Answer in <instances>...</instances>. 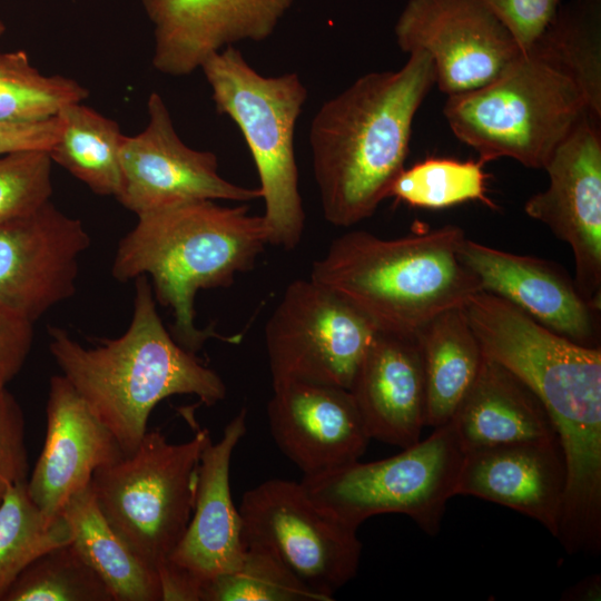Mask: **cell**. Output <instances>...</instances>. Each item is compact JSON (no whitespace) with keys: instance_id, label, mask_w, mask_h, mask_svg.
Masks as SVG:
<instances>
[{"instance_id":"obj_1","label":"cell","mask_w":601,"mask_h":601,"mask_svg":"<svg viewBox=\"0 0 601 601\" xmlns=\"http://www.w3.org/2000/svg\"><path fill=\"white\" fill-rule=\"evenodd\" d=\"M408 56L397 71L361 76L312 120L314 178L324 217L334 226L371 217L405 168L414 117L435 85L427 52Z\"/></svg>"},{"instance_id":"obj_2","label":"cell","mask_w":601,"mask_h":601,"mask_svg":"<svg viewBox=\"0 0 601 601\" xmlns=\"http://www.w3.org/2000/svg\"><path fill=\"white\" fill-rule=\"evenodd\" d=\"M135 279L134 314L121 336L86 348L65 329H48L49 351L61 375L126 455L148 432L149 416L162 400L188 394L211 406L226 396L221 377L179 345L164 326L147 276Z\"/></svg>"},{"instance_id":"obj_3","label":"cell","mask_w":601,"mask_h":601,"mask_svg":"<svg viewBox=\"0 0 601 601\" xmlns=\"http://www.w3.org/2000/svg\"><path fill=\"white\" fill-rule=\"evenodd\" d=\"M137 217L118 245L112 276L126 282L149 275L156 302L171 309L173 337L188 352L196 354L210 337L237 343L238 336L197 327L195 297L199 289L231 285L254 267L268 244L263 216L252 215L246 204L196 199Z\"/></svg>"},{"instance_id":"obj_4","label":"cell","mask_w":601,"mask_h":601,"mask_svg":"<svg viewBox=\"0 0 601 601\" xmlns=\"http://www.w3.org/2000/svg\"><path fill=\"white\" fill-rule=\"evenodd\" d=\"M464 237L455 225L388 239L351 230L313 263L311 278L364 314L377 331L416 335L432 318L464 307L481 290L459 257Z\"/></svg>"},{"instance_id":"obj_5","label":"cell","mask_w":601,"mask_h":601,"mask_svg":"<svg viewBox=\"0 0 601 601\" xmlns=\"http://www.w3.org/2000/svg\"><path fill=\"white\" fill-rule=\"evenodd\" d=\"M200 69L217 112L237 125L252 154L268 244L294 249L305 228L294 134L307 99L306 87L296 72L260 75L235 46L210 55Z\"/></svg>"},{"instance_id":"obj_6","label":"cell","mask_w":601,"mask_h":601,"mask_svg":"<svg viewBox=\"0 0 601 601\" xmlns=\"http://www.w3.org/2000/svg\"><path fill=\"white\" fill-rule=\"evenodd\" d=\"M590 112L564 75L523 55L493 81L447 96L452 132L483 162L506 157L543 169L560 142Z\"/></svg>"},{"instance_id":"obj_7","label":"cell","mask_w":601,"mask_h":601,"mask_svg":"<svg viewBox=\"0 0 601 601\" xmlns=\"http://www.w3.org/2000/svg\"><path fill=\"white\" fill-rule=\"evenodd\" d=\"M210 441L207 428L181 443L148 431L132 453L92 475L91 490L110 526L156 569L189 523L200 457Z\"/></svg>"},{"instance_id":"obj_8","label":"cell","mask_w":601,"mask_h":601,"mask_svg":"<svg viewBox=\"0 0 601 601\" xmlns=\"http://www.w3.org/2000/svg\"><path fill=\"white\" fill-rule=\"evenodd\" d=\"M465 449L452 421L398 454L305 475L302 484L324 510L358 529L385 513L405 514L426 533L439 532L447 501L457 495Z\"/></svg>"},{"instance_id":"obj_9","label":"cell","mask_w":601,"mask_h":601,"mask_svg":"<svg viewBox=\"0 0 601 601\" xmlns=\"http://www.w3.org/2000/svg\"><path fill=\"white\" fill-rule=\"evenodd\" d=\"M238 509L246 545L274 554L325 601L355 577L357 529L321 508L300 481L266 480L244 493Z\"/></svg>"},{"instance_id":"obj_10","label":"cell","mask_w":601,"mask_h":601,"mask_svg":"<svg viewBox=\"0 0 601 601\" xmlns=\"http://www.w3.org/2000/svg\"><path fill=\"white\" fill-rule=\"evenodd\" d=\"M377 332L364 314L311 277L292 282L265 327L273 387L303 382L348 390Z\"/></svg>"},{"instance_id":"obj_11","label":"cell","mask_w":601,"mask_h":601,"mask_svg":"<svg viewBox=\"0 0 601 601\" xmlns=\"http://www.w3.org/2000/svg\"><path fill=\"white\" fill-rule=\"evenodd\" d=\"M394 32L403 52H427L447 96L493 81L524 55L480 0H408Z\"/></svg>"},{"instance_id":"obj_12","label":"cell","mask_w":601,"mask_h":601,"mask_svg":"<svg viewBox=\"0 0 601 601\" xmlns=\"http://www.w3.org/2000/svg\"><path fill=\"white\" fill-rule=\"evenodd\" d=\"M148 122L124 137L120 148L121 188L117 200L137 216L169 205L196 200L248 203L262 197L223 178L217 156L187 146L178 136L168 107L158 92L147 100Z\"/></svg>"},{"instance_id":"obj_13","label":"cell","mask_w":601,"mask_h":601,"mask_svg":"<svg viewBox=\"0 0 601 601\" xmlns=\"http://www.w3.org/2000/svg\"><path fill=\"white\" fill-rule=\"evenodd\" d=\"M601 120L587 112L555 148L543 169L545 190L524 205L528 216L546 225L572 249L574 283L601 309Z\"/></svg>"},{"instance_id":"obj_14","label":"cell","mask_w":601,"mask_h":601,"mask_svg":"<svg viewBox=\"0 0 601 601\" xmlns=\"http://www.w3.org/2000/svg\"><path fill=\"white\" fill-rule=\"evenodd\" d=\"M90 236L51 200L0 219V305L35 323L76 293L79 258Z\"/></svg>"},{"instance_id":"obj_15","label":"cell","mask_w":601,"mask_h":601,"mask_svg":"<svg viewBox=\"0 0 601 601\" xmlns=\"http://www.w3.org/2000/svg\"><path fill=\"white\" fill-rule=\"evenodd\" d=\"M152 26L154 68L188 76L213 53L270 37L295 0H140Z\"/></svg>"},{"instance_id":"obj_16","label":"cell","mask_w":601,"mask_h":601,"mask_svg":"<svg viewBox=\"0 0 601 601\" xmlns=\"http://www.w3.org/2000/svg\"><path fill=\"white\" fill-rule=\"evenodd\" d=\"M126 454L63 375L49 381L43 447L27 481L31 501L49 522L93 473Z\"/></svg>"},{"instance_id":"obj_17","label":"cell","mask_w":601,"mask_h":601,"mask_svg":"<svg viewBox=\"0 0 601 601\" xmlns=\"http://www.w3.org/2000/svg\"><path fill=\"white\" fill-rule=\"evenodd\" d=\"M267 417L276 445L303 476L359 461L371 440L351 392L339 386H275Z\"/></svg>"},{"instance_id":"obj_18","label":"cell","mask_w":601,"mask_h":601,"mask_svg":"<svg viewBox=\"0 0 601 601\" xmlns=\"http://www.w3.org/2000/svg\"><path fill=\"white\" fill-rule=\"evenodd\" d=\"M247 431L242 408L210 441L200 457L194 510L184 535L166 561L200 590L210 580L236 570L246 552L243 520L230 490L234 450Z\"/></svg>"},{"instance_id":"obj_19","label":"cell","mask_w":601,"mask_h":601,"mask_svg":"<svg viewBox=\"0 0 601 601\" xmlns=\"http://www.w3.org/2000/svg\"><path fill=\"white\" fill-rule=\"evenodd\" d=\"M461 262L475 275L481 290L510 302L569 339L595 346L597 312L574 280L551 263L489 247L464 237Z\"/></svg>"},{"instance_id":"obj_20","label":"cell","mask_w":601,"mask_h":601,"mask_svg":"<svg viewBox=\"0 0 601 601\" xmlns=\"http://www.w3.org/2000/svg\"><path fill=\"white\" fill-rule=\"evenodd\" d=\"M565 486V460L556 440L466 451L456 493L518 511L556 538Z\"/></svg>"},{"instance_id":"obj_21","label":"cell","mask_w":601,"mask_h":601,"mask_svg":"<svg viewBox=\"0 0 601 601\" xmlns=\"http://www.w3.org/2000/svg\"><path fill=\"white\" fill-rule=\"evenodd\" d=\"M371 439L402 449L426 425V385L415 335L378 331L348 388Z\"/></svg>"},{"instance_id":"obj_22","label":"cell","mask_w":601,"mask_h":601,"mask_svg":"<svg viewBox=\"0 0 601 601\" xmlns=\"http://www.w3.org/2000/svg\"><path fill=\"white\" fill-rule=\"evenodd\" d=\"M466 451L559 440L539 397L484 355L477 377L451 420Z\"/></svg>"},{"instance_id":"obj_23","label":"cell","mask_w":601,"mask_h":601,"mask_svg":"<svg viewBox=\"0 0 601 601\" xmlns=\"http://www.w3.org/2000/svg\"><path fill=\"white\" fill-rule=\"evenodd\" d=\"M415 336L424 364L426 425L435 428L454 416L477 377L484 354L464 307L439 314Z\"/></svg>"},{"instance_id":"obj_24","label":"cell","mask_w":601,"mask_h":601,"mask_svg":"<svg viewBox=\"0 0 601 601\" xmlns=\"http://www.w3.org/2000/svg\"><path fill=\"white\" fill-rule=\"evenodd\" d=\"M61 516L70 542L107 584L115 601H161L157 569L110 526L90 484L69 499Z\"/></svg>"},{"instance_id":"obj_25","label":"cell","mask_w":601,"mask_h":601,"mask_svg":"<svg viewBox=\"0 0 601 601\" xmlns=\"http://www.w3.org/2000/svg\"><path fill=\"white\" fill-rule=\"evenodd\" d=\"M568 77L601 120V0H570L529 50Z\"/></svg>"},{"instance_id":"obj_26","label":"cell","mask_w":601,"mask_h":601,"mask_svg":"<svg viewBox=\"0 0 601 601\" xmlns=\"http://www.w3.org/2000/svg\"><path fill=\"white\" fill-rule=\"evenodd\" d=\"M60 134L50 148L52 162L95 194L117 198L121 188L120 148L125 135L117 121L82 102L63 107Z\"/></svg>"},{"instance_id":"obj_27","label":"cell","mask_w":601,"mask_h":601,"mask_svg":"<svg viewBox=\"0 0 601 601\" xmlns=\"http://www.w3.org/2000/svg\"><path fill=\"white\" fill-rule=\"evenodd\" d=\"M88 96L75 79L39 71L24 50L0 52V124L46 120Z\"/></svg>"},{"instance_id":"obj_28","label":"cell","mask_w":601,"mask_h":601,"mask_svg":"<svg viewBox=\"0 0 601 601\" xmlns=\"http://www.w3.org/2000/svg\"><path fill=\"white\" fill-rule=\"evenodd\" d=\"M70 542L62 516L49 522L27 492L11 487L0 503V601L20 573L46 551Z\"/></svg>"},{"instance_id":"obj_29","label":"cell","mask_w":601,"mask_h":601,"mask_svg":"<svg viewBox=\"0 0 601 601\" xmlns=\"http://www.w3.org/2000/svg\"><path fill=\"white\" fill-rule=\"evenodd\" d=\"M2 601H115L98 573L71 542L33 560L16 579Z\"/></svg>"},{"instance_id":"obj_30","label":"cell","mask_w":601,"mask_h":601,"mask_svg":"<svg viewBox=\"0 0 601 601\" xmlns=\"http://www.w3.org/2000/svg\"><path fill=\"white\" fill-rule=\"evenodd\" d=\"M482 160L459 161L426 158L404 168L395 179L390 197L414 207L440 209L467 200L496 206L486 195V174Z\"/></svg>"},{"instance_id":"obj_31","label":"cell","mask_w":601,"mask_h":601,"mask_svg":"<svg viewBox=\"0 0 601 601\" xmlns=\"http://www.w3.org/2000/svg\"><path fill=\"white\" fill-rule=\"evenodd\" d=\"M200 601H325L274 554L246 545L240 565L207 582Z\"/></svg>"},{"instance_id":"obj_32","label":"cell","mask_w":601,"mask_h":601,"mask_svg":"<svg viewBox=\"0 0 601 601\" xmlns=\"http://www.w3.org/2000/svg\"><path fill=\"white\" fill-rule=\"evenodd\" d=\"M52 164L47 150L0 157V219L31 213L50 200Z\"/></svg>"},{"instance_id":"obj_33","label":"cell","mask_w":601,"mask_h":601,"mask_svg":"<svg viewBox=\"0 0 601 601\" xmlns=\"http://www.w3.org/2000/svg\"><path fill=\"white\" fill-rule=\"evenodd\" d=\"M29 474L23 412L7 390L0 388V503L8 491L26 483Z\"/></svg>"},{"instance_id":"obj_34","label":"cell","mask_w":601,"mask_h":601,"mask_svg":"<svg viewBox=\"0 0 601 601\" xmlns=\"http://www.w3.org/2000/svg\"><path fill=\"white\" fill-rule=\"evenodd\" d=\"M525 55L555 17L561 0H480Z\"/></svg>"},{"instance_id":"obj_35","label":"cell","mask_w":601,"mask_h":601,"mask_svg":"<svg viewBox=\"0 0 601 601\" xmlns=\"http://www.w3.org/2000/svg\"><path fill=\"white\" fill-rule=\"evenodd\" d=\"M33 342V323L0 305V388L22 368Z\"/></svg>"},{"instance_id":"obj_36","label":"cell","mask_w":601,"mask_h":601,"mask_svg":"<svg viewBox=\"0 0 601 601\" xmlns=\"http://www.w3.org/2000/svg\"><path fill=\"white\" fill-rule=\"evenodd\" d=\"M61 122L57 116L36 122L0 124V157L23 150H47L57 141Z\"/></svg>"},{"instance_id":"obj_37","label":"cell","mask_w":601,"mask_h":601,"mask_svg":"<svg viewBox=\"0 0 601 601\" xmlns=\"http://www.w3.org/2000/svg\"><path fill=\"white\" fill-rule=\"evenodd\" d=\"M600 594V578L594 575L579 583L569 591V599H597Z\"/></svg>"},{"instance_id":"obj_38","label":"cell","mask_w":601,"mask_h":601,"mask_svg":"<svg viewBox=\"0 0 601 601\" xmlns=\"http://www.w3.org/2000/svg\"><path fill=\"white\" fill-rule=\"evenodd\" d=\"M7 28L4 22L0 19V37L6 32Z\"/></svg>"}]
</instances>
